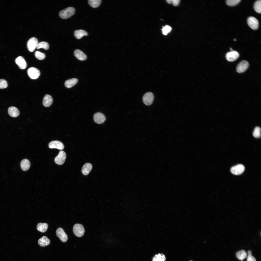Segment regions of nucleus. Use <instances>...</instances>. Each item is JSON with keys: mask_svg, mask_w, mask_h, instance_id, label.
<instances>
[{"mask_svg": "<svg viewBox=\"0 0 261 261\" xmlns=\"http://www.w3.org/2000/svg\"><path fill=\"white\" fill-rule=\"evenodd\" d=\"M239 56V54L238 52L233 51L226 53V58L227 60L229 61H233L237 59Z\"/></svg>", "mask_w": 261, "mask_h": 261, "instance_id": "9b49d317", "label": "nucleus"}, {"mask_svg": "<svg viewBox=\"0 0 261 261\" xmlns=\"http://www.w3.org/2000/svg\"><path fill=\"white\" fill-rule=\"evenodd\" d=\"M75 11V9L74 7H69L60 11L59 15L62 19H67L73 15Z\"/></svg>", "mask_w": 261, "mask_h": 261, "instance_id": "f257e3e1", "label": "nucleus"}, {"mask_svg": "<svg viewBox=\"0 0 261 261\" xmlns=\"http://www.w3.org/2000/svg\"><path fill=\"white\" fill-rule=\"evenodd\" d=\"M35 55L37 58L40 60L44 59L45 57V55L44 53L38 51H36L35 53Z\"/></svg>", "mask_w": 261, "mask_h": 261, "instance_id": "7c9ffc66", "label": "nucleus"}, {"mask_svg": "<svg viewBox=\"0 0 261 261\" xmlns=\"http://www.w3.org/2000/svg\"><path fill=\"white\" fill-rule=\"evenodd\" d=\"M166 1L168 3L170 4L172 3V0H167Z\"/></svg>", "mask_w": 261, "mask_h": 261, "instance_id": "c9c22d12", "label": "nucleus"}, {"mask_svg": "<svg viewBox=\"0 0 261 261\" xmlns=\"http://www.w3.org/2000/svg\"><path fill=\"white\" fill-rule=\"evenodd\" d=\"M92 168V165L89 163H87L83 166L81 170L82 174L84 175H87Z\"/></svg>", "mask_w": 261, "mask_h": 261, "instance_id": "6ab92c4d", "label": "nucleus"}, {"mask_svg": "<svg viewBox=\"0 0 261 261\" xmlns=\"http://www.w3.org/2000/svg\"><path fill=\"white\" fill-rule=\"evenodd\" d=\"M53 101V99L52 97L49 94H47L44 96L43 98V104L44 106L48 107L51 105Z\"/></svg>", "mask_w": 261, "mask_h": 261, "instance_id": "2eb2a0df", "label": "nucleus"}, {"mask_svg": "<svg viewBox=\"0 0 261 261\" xmlns=\"http://www.w3.org/2000/svg\"><path fill=\"white\" fill-rule=\"evenodd\" d=\"M66 157L65 153L63 151H61L58 155L55 158V162L57 164L61 165L65 162Z\"/></svg>", "mask_w": 261, "mask_h": 261, "instance_id": "0eeeda50", "label": "nucleus"}, {"mask_svg": "<svg viewBox=\"0 0 261 261\" xmlns=\"http://www.w3.org/2000/svg\"><path fill=\"white\" fill-rule=\"evenodd\" d=\"M56 234L57 236L62 242H65L67 241V236L62 228L59 227L58 228L56 231Z\"/></svg>", "mask_w": 261, "mask_h": 261, "instance_id": "1a4fd4ad", "label": "nucleus"}, {"mask_svg": "<svg viewBox=\"0 0 261 261\" xmlns=\"http://www.w3.org/2000/svg\"><path fill=\"white\" fill-rule=\"evenodd\" d=\"M236 257L241 261H242L247 256L246 252L244 250H241L238 251L236 253Z\"/></svg>", "mask_w": 261, "mask_h": 261, "instance_id": "b1692460", "label": "nucleus"}, {"mask_svg": "<svg viewBox=\"0 0 261 261\" xmlns=\"http://www.w3.org/2000/svg\"><path fill=\"white\" fill-rule=\"evenodd\" d=\"M254 8L255 11L259 13H261V1L258 0L255 3L254 6Z\"/></svg>", "mask_w": 261, "mask_h": 261, "instance_id": "bb28decb", "label": "nucleus"}, {"mask_svg": "<svg viewBox=\"0 0 261 261\" xmlns=\"http://www.w3.org/2000/svg\"><path fill=\"white\" fill-rule=\"evenodd\" d=\"M230 50H231V51H233V50H232V48H230Z\"/></svg>", "mask_w": 261, "mask_h": 261, "instance_id": "e433bc0d", "label": "nucleus"}, {"mask_svg": "<svg viewBox=\"0 0 261 261\" xmlns=\"http://www.w3.org/2000/svg\"><path fill=\"white\" fill-rule=\"evenodd\" d=\"M74 53L75 56L80 60H84L87 58V56L86 54L79 50H75Z\"/></svg>", "mask_w": 261, "mask_h": 261, "instance_id": "dca6fc26", "label": "nucleus"}, {"mask_svg": "<svg viewBox=\"0 0 261 261\" xmlns=\"http://www.w3.org/2000/svg\"><path fill=\"white\" fill-rule=\"evenodd\" d=\"M179 0H172V3L174 6H177L179 3Z\"/></svg>", "mask_w": 261, "mask_h": 261, "instance_id": "f704fd0d", "label": "nucleus"}, {"mask_svg": "<svg viewBox=\"0 0 261 261\" xmlns=\"http://www.w3.org/2000/svg\"><path fill=\"white\" fill-rule=\"evenodd\" d=\"M240 1V0H227L226 1V3L227 5L232 6L237 5Z\"/></svg>", "mask_w": 261, "mask_h": 261, "instance_id": "c756f323", "label": "nucleus"}, {"mask_svg": "<svg viewBox=\"0 0 261 261\" xmlns=\"http://www.w3.org/2000/svg\"><path fill=\"white\" fill-rule=\"evenodd\" d=\"M74 34L75 37L78 39H80L83 36L88 35L87 32L82 29L76 30L75 31Z\"/></svg>", "mask_w": 261, "mask_h": 261, "instance_id": "4be33fe9", "label": "nucleus"}, {"mask_svg": "<svg viewBox=\"0 0 261 261\" xmlns=\"http://www.w3.org/2000/svg\"></svg>", "mask_w": 261, "mask_h": 261, "instance_id": "58836bf2", "label": "nucleus"}, {"mask_svg": "<svg viewBox=\"0 0 261 261\" xmlns=\"http://www.w3.org/2000/svg\"><path fill=\"white\" fill-rule=\"evenodd\" d=\"M50 243L49 239L46 236H43L38 241L39 245L41 247H44L48 245Z\"/></svg>", "mask_w": 261, "mask_h": 261, "instance_id": "a211bd4d", "label": "nucleus"}, {"mask_svg": "<svg viewBox=\"0 0 261 261\" xmlns=\"http://www.w3.org/2000/svg\"><path fill=\"white\" fill-rule=\"evenodd\" d=\"M48 227L47 223H39L37 225V229L40 232H44L46 231Z\"/></svg>", "mask_w": 261, "mask_h": 261, "instance_id": "5701e85b", "label": "nucleus"}, {"mask_svg": "<svg viewBox=\"0 0 261 261\" xmlns=\"http://www.w3.org/2000/svg\"><path fill=\"white\" fill-rule=\"evenodd\" d=\"M78 82L77 79L75 78L71 79L66 80L65 82V86L67 88H70L77 84Z\"/></svg>", "mask_w": 261, "mask_h": 261, "instance_id": "aec40b11", "label": "nucleus"}, {"mask_svg": "<svg viewBox=\"0 0 261 261\" xmlns=\"http://www.w3.org/2000/svg\"><path fill=\"white\" fill-rule=\"evenodd\" d=\"M73 231L74 234L78 237L82 236L85 232L84 228L82 225L77 224H75L73 227Z\"/></svg>", "mask_w": 261, "mask_h": 261, "instance_id": "f03ea898", "label": "nucleus"}, {"mask_svg": "<svg viewBox=\"0 0 261 261\" xmlns=\"http://www.w3.org/2000/svg\"><path fill=\"white\" fill-rule=\"evenodd\" d=\"M8 113L10 116L14 117L18 116L20 114L18 109L16 107L13 106L10 107L8 108Z\"/></svg>", "mask_w": 261, "mask_h": 261, "instance_id": "f3484780", "label": "nucleus"}, {"mask_svg": "<svg viewBox=\"0 0 261 261\" xmlns=\"http://www.w3.org/2000/svg\"><path fill=\"white\" fill-rule=\"evenodd\" d=\"M49 147L50 148H56L62 150L64 148L63 144L61 142L57 141H53L51 142L49 144Z\"/></svg>", "mask_w": 261, "mask_h": 261, "instance_id": "ddd939ff", "label": "nucleus"}, {"mask_svg": "<svg viewBox=\"0 0 261 261\" xmlns=\"http://www.w3.org/2000/svg\"><path fill=\"white\" fill-rule=\"evenodd\" d=\"M236 39H234V41H236Z\"/></svg>", "mask_w": 261, "mask_h": 261, "instance_id": "4c0bfd02", "label": "nucleus"}, {"mask_svg": "<svg viewBox=\"0 0 261 261\" xmlns=\"http://www.w3.org/2000/svg\"><path fill=\"white\" fill-rule=\"evenodd\" d=\"M166 258L162 254H156L153 257L152 261H165Z\"/></svg>", "mask_w": 261, "mask_h": 261, "instance_id": "393cba45", "label": "nucleus"}, {"mask_svg": "<svg viewBox=\"0 0 261 261\" xmlns=\"http://www.w3.org/2000/svg\"><path fill=\"white\" fill-rule=\"evenodd\" d=\"M249 65V63L247 61L243 60L236 67V71L239 73L244 72L248 68Z\"/></svg>", "mask_w": 261, "mask_h": 261, "instance_id": "6e6552de", "label": "nucleus"}, {"mask_svg": "<svg viewBox=\"0 0 261 261\" xmlns=\"http://www.w3.org/2000/svg\"><path fill=\"white\" fill-rule=\"evenodd\" d=\"M261 129L258 127H256L253 132V136L256 138H259L261 136Z\"/></svg>", "mask_w": 261, "mask_h": 261, "instance_id": "c85d7f7f", "label": "nucleus"}, {"mask_svg": "<svg viewBox=\"0 0 261 261\" xmlns=\"http://www.w3.org/2000/svg\"><path fill=\"white\" fill-rule=\"evenodd\" d=\"M94 119L96 123L100 124L103 123L106 120L105 116L102 113L97 112L95 114L94 116Z\"/></svg>", "mask_w": 261, "mask_h": 261, "instance_id": "f8f14e48", "label": "nucleus"}, {"mask_svg": "<svg viewBox=\"0 0 261 261\" xmlns=\"http://www.w3.org/2000/svg\"><path fill=\"white\" fill-rule=\"evenodd\" d=\"M245 169L244 166L242 164H238L231 168V171L233 174L238 175L241 174Z\"/></svg>", "mask_w": 261, "mask_h": 261, "instance_id": "9d476101", "label": "nucleus"}, {"mask_svg": "<svg viewBox=\"0 0 261 261\" xmlns=\"http://www.w3.org/2000/svg\"><path fill=\"white\" fill-rule=\"evenodd\" d=\"M101 1V0H88V3L92 7L96 8L99 6Z\"/></svg>", "mask_w": 261, "mask_h": 261, "instance_id": "a878e982", "label": "nucleus"}, {"mask_svg": "<svg viewBox=\"0 0 261 261\" xmlns=\"http://www.w3.org/2000/svg\"><path fill=\"white\" fill-rule=\"evenodd\" d=\"M49 48V46L48 44L45 42H42L38 43L36 47L37 49H38L43 48L46 50L48 49Z\"/></svg>", "mask_w": 261, "mask_h": 261, "instance_id": "cd10ccee", "label": "nucleus"}, {"mask_svg": "<svg viewBox=\"0 0 261 261\" xmlns=\"http://www.w3.org/2000/svg\"><path fill=\"white\" fill-rule=\"evenodd\" d=\"M252 253L250 250L248 251L247 261H256V259L252 255Z\"/></svg>", "mask_w": 261, "mask_h": 261, "instance_id": "72a5a7b5", "label": "nucleus"}, {"mask_svg": "<svg viewBox=\"0 0 261 261\" xmlns=\"http://www.w3.org/2000/svg\"><path fill=\"white\" fill-rule=\"evenodd\" d=\"M8 84L7 81L3 79H0V88L3 89L7 87Z\"/></svg>", "mask_w": 261, "mask_h": 261, "instance_id": "473e14b6", "label": "nucleus"}, {"mask_svg": "<svg viewBox=\"0 0 261 261\" xmlns=\"http://www.w3.org/2000/svg\"><path fill=\"white\" fill-rule=\"evenodd\" d=\"M16 63L17 65L19 68L22 69H25L27 66L26 62L22 57L20 56L16 58L15 60Z\"/></svg>", "mask_w": 261, "mask_h": 261, "instance_id": "4468645a", "label": "nucleus"}, {"mask_svg": "<svg viewBox=\"0 0 261 261\" xmlns=\"http://www.w3.org/2000/svg\"><path fill=\"white\" fill-rule=\"evenodd\" d=\"M171 29V28L168 25L166 26L163 27L162 29L163 34L165 35H167V33L169 32Z\"/></svg>", "mask_w": 261, "mask_h": 261, "instance_id": "2f4dec72", "label": "nucleus"}, {"mask_svg": "<svg viewBox=\"0 0 261 261\" xmlns=\"http://www.w3.org/2000/svg\"><path fill=\"white\" fill-rule=\"evenodd\" d=\"M28 74L29 77L32 79H37L39 76L40 72L37 69L34 67L29 68L27 70Z\"/></svg>", "mask_w": 261, "mask_h": 261, "instance_id": "20e7f679", "label": "nucleus"}, {"mask_svg": "<svg viewBox=\"0 0 261 261\" xmlns=\"http://www.w3.org/2000/svg\"><path fill=\"white\" fill-rule=\"evenodd\" d=\"M38 41L36 38L33 37L30 39L27 43V46L29 51L31 52L34 51L36 48Z\"/></svg>", "mask_w": 261, "mask_h": 261, "instance_id": "423d86ee", "label": "nucleus"}, {"mask_svg": "<svg viewBox=\"0 0 261 261\" xmlns=\"http://www.w3.org/2000/svg\"><path fill=\"white\" fill-rule=\"evenodd\" d=\"M247 23L250 27L252 29L256 30L258 29L259 22L255 17L253 16L248 17L247 20Z\"/></svg>", "mask_w": 261, "mask_h": 261, "instance_id": "39448f33", "label": "nucleus"}, {"mask_svg": "<svg viewBox=\"0 0 261 261\" xmlns=\"http://www.w3.org/2000/svg\"><path fill=\"white\" fill-rule=\"evenodd\" d=\"M154 98V95L151 92H148L145 94L143 97V101L145 104L149 106L153 102Z\"/></svg>", "mask_w": 261, "mask_h": 261, "instance_id": "7ed1b4c3", "label": "nucleus"}, {"mask_svg": "<svg viewBox=\"0 0 261 261\" xmlns=\"http://www.w3.org/2000/svg\"><path fill=\"white\" fill-rule=\"evenodd\" d=\"M20 165L22 170L24 171H26L28 170L29 168L30 163L29 160L25 159L22 161Z\"/></svg>", "mask_w": 261, "mask_h": 261, "instance_id": "412c9836", "label": "nucleus"}]
</instances>
